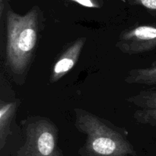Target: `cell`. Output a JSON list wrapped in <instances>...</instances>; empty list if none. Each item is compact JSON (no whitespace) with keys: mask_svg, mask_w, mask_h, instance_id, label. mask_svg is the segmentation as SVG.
Here are the masks:
<instances>
[{"mask_svg":"<svg viewBox=\"0 0 156 156\" xmlns=\"http://www.w3.org/2000/svg\"><path fill=\"white\" fill-rule=\"evenodd\" d=\"M40 9L34 6L24 15L10 7L5 16V64L15 76H25L37 44Z\"/></svg>","mask_w":156,"mask_h":156,"instance_id":"1","label":"cell"},{"mask_svg":"<svg viewBox=\"0 0 156 156\" xmlns=\"http://www.w3.org/2000/svg\"><path fill=\"white\" fill-rule=\"evenodd\" d=\"M75 126L86 136L81 156H135L127 132L110 121L81 108L74 110Z\"/></svg>","mask_w":156,"mask_h":156,"instance_id":"2","label":"cell"},{"mask_svg":"<svg viewBox=\"0 0 156 156\" xmlns=\"http://www.w3.org/2000/svg\"><path fill=\"white\" fill-rule=\"evenodd\" d=\"M25 142L15 156H64L58 146V128L51 119L28 116L21 122Z\"/></svg>","mask_w":156,"mask_h":156,"instance_id":"3","label":"cell"},{"mask_svg":"<svg viewBox=\"0 0 156 156\" xmlns=\"http://www.w3.org/2000/svg\"><path fill=\"white\" fill-rule=\"evenodd\" d=\"M116 47L128 55L141 54L156 48V24L133 26L123 31Z\"/></svg>","mask_w":156,"mask_h":156,"instance_id":"4","label":"cell"},{"mask_svg":"<svg viewBox=\"0 0 156 156\" xmlns=\"http://www.w3.org/2000/svg\"><path fill=\"white\" fill-rule=\"evenodd\" d=\"M86 40L85 37H80L72 42L62 52L52 68L50 76V82L51 84L57 82L75 67L79 61Z\"/></svg>","mask_w":156,"mask_h":156,"instance_id":"5","label":"cell"},{"mask_svg":"<svg viewBox=\"0 0 156 156\" xmlns=\"http://www.w3.org/2000/svg\"><path fill=\"white\" fill-rule=\"evenodd\" d=\"M19 100L11 101L6 102L1 101L0 106V148L2 149L6 143L8 137L11 134L10 127L15 117Z\"/></svg>","mask_w":156,"mask_h":156,"instance_id":"6","label":"cell"},{"mask_svg":"<svg viewBox=\"0 0 156 156\" xmlns=\"http://www.w3.org/2000/svg\"><path fill=\"white\" fill-rule=\"evenodd\" d=\"M124 81L128 84L156 86V62L149 67L129 70Z\"/></svg>","mask_w":156,"mask_h":156,"instance_id":"7","label":"cell"},{"mask_svg":"<svg viewBox=\"0 0 156 156\" xmlns=\"http://www.w3.org/2000/svg\"><path fill=\"white\" fill-rule=\"evenodd\" d=\"M126 100L140 109H156V88L140 91Z\"/></svg>","mask_w":156,"mask_h":156,"instance_id":"8","label":"cell"},{"mask_svg":"<svg viewBox=\"0 0 156 156\" xmlns=\"http://www.w3.org/2000/svg\"><path fill=\"white\" fill-rule=\"evenodd\" d=\"M136 122L156 128V109H139L133 115Z\"/></svg>","mask_w":156,"mask_h":156,"instance_id":"9","label":"cell"},{"mask_svg":"<svg viewBox=\"0 0 156 156\" xmlns=\"http://www.w3.org/2000/svg\"><path fill=\"white\" fill-rule=\"evenodd\" d=\"M132 4L144 7L152 14L156 15V0H129Z\"/></svg>","mask_w":156,"mask_h":156,"instance_id":"10","label":"cell"},{"mask_svg":"<svg viewBox=\"0 0 156 156\" xmlns=\"http://www.w3.org/2000/svg\"><path fill=\"white\" fill-rule=\"evenodd\" d=\"M67 1L76 2L84 7L91 8V9H99L101 6L98 0H67Z\"/></svg>","mask_w":156,"mask_h":156,"instance_id":"11","label":"cell"},{"mask_svg":"<svg viewBox=\"0 0 156 156\" xmlns=\"http://www.w3.org/2000/svg\"><path fill=\"white\" fill-rule=\"evenodd\" d=\"M6 4V0H0V17H2L3 12H4L5 6Z\"/></svg>","mask_w":156,"mask_h":156,"instance_id":"12","label":"cell"}]
</instances>
